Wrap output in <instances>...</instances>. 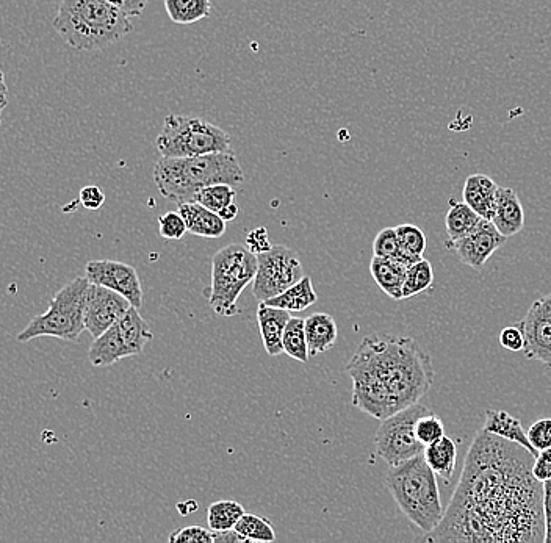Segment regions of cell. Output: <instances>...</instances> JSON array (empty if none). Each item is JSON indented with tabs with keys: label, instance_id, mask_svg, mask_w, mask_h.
Here are the masks:
<instances>
[{
	"label": "cell",
	"instance_id": "cell-37",
	"mask_svg": "<svg viewBox=\"0 0 551 543\" xmlns=\"http://www.w3.org/2000/svg\"><path fill=\"white\" fill-rule=\"evenodd\" d=\"M528 439L537 451L551 448V418H541L528 429Z\"/></svg>",
	"mask_w": 551,
	"mask_h": 543
},
{
	"label": "cell",
	"instance_id": "cell-30",
	"mask_svg": "<svg viewBox=\"0 0 551 543\" xmlns=\"http://www.w3.org/2000/svg\"><path fill=\"white\" fill-rule=\"evenodd\" d=\"M373 254L376 257H384V259L403 260L407 265H412L420 260L404 254L400 238H398L397 227H386L376 235L375 241H373Z\"/></svg>",
	"mask_w": 551,
	"mask_h": 543
},
{
	"label": "cell",
	"instance_id": "cell-32",
	"mask_svg": "<svg viewBox=\"0 0 551 543\" xmlns=\"http://www.w3.org/2000/svg\"><path fill=\"white\" fill-rule=\"evenodd\" d=\"M235 198H237V190H235L234 185L215 184L202 188L196 195L195 202H199V204L213 210L215 213H220L221 210L234 204Z\"/></svg>",
	"mask_w": 551,
	"mask_h": 543
},
{
	"label": "cell",
	"instance_id": "cell-16",
	"mask_svg": "<svg viewBox=\"0 0 551 543\" xmlns=\"http://www.w3.org/2000/svg\"><path fill=\"white\" fill-rule=\"evenodd\" d=\"M290 313L292 312L281 307L270 306L267 303L259 304L257 323H259L263 348L268 356L276 357L284 353V332L292 318Z\"/></svg>",
	"mask_w": 551,
	"mask_h": 543
},
{
	"label": "cell",
	"instance_id": "cell-44",
	"mask_svg": "<svg viewBox=\"0 0 551 543\" xmlns=\"http://www.w3.org/2000/svg\"><path fill=\"white\" fill-rule=\"evenodd\" d=\"M246 543L248 540L237 533V529H229V531H221V533H215V543Z\"/></svg>",
	"mask_w": 551,
	"mask_h": 543
},
{
	"label": "cell",
	"instance_id": "cell-36",
	"mask_svg": "<svg viewBox=\"0 0 551 543\" xmlns=\"http://www.w3.org/2000/svg\"><path fill=\"white\" fill-rule=\"evenodd\" d=\"M171 543H215L212 529L202 526H185L174 531L170 536Z\"/></svg>",
	"mask_w": 551,
	"mask_h": 543
},
{
	"label": "cell",
	"instance_id": "cell-15",
	"mask_svg": "<svg viewBox=\"0 0 551 543\" xmlns=\"http://www.w3.org/2000/svg\"><path fill=\"white\" fill-rule=\"evenodd\" d=\"M517 324L525 335L523 353L526 359L537 360L551 368V312L544 296L531 304L525 318Z\"/></svg>",
	"mask_w": 551,
	"mask_h": 543
},
{
	"label": "cell",
	"instance_id": "cell-25",
	"mask_svg": "<svg viewBox=\"0 0 551 543\" xmlns=\"http://www.w3.org/2000/svg\"><path fill=\"white\" fill-rule=\"evenodd\" d=\"M483 220L467 202L451 201L450 210L445 216V227L450 241L469 235Z\"/></svg>",
	"mask_w": 551,
	"mask_h": 543
},
{
	"label": "cell",
	"instance_id": "cell-2",
	"mask_svg": "<svg viewBox=\"0 0 551 543\" xmlns=\"http://www.w3.org/2000/svg\"><path fill=\"white\" fill-rule=\"evenodd\" d=\"M346 373L353 381V406L381 421L420 403L434 381L431 356L400 335H367Z\"/></svg>",
	"mask_w": 551,
	"mask_h": 543
},
{
	"label": "cell",
	"instance_id": "cell-22",
	"mask_svg": "<svg viewBox=\"0 0 551 543\" xmlns=\"http://www.w3.org/2000/svg\"><path fill=\"white\" fill-rule=\"evenodd\" d=\"M306 335L310 357H315L334 348L339 328L329 313H314L306 318Z\"/></svg>",
	"mask_w": 551,
	"mask_h": 543
},
{
	"label": "cell",
	"instance_id": "cell-34",
	"mask_svg": "<svg viewBox=\"0 0 551 543\" xmlns=\"http://www.w3.org/2000/svg\"><path fill=\"white\" fill-rule=\"evenodd\" d=\"M417 437L423 445L428 446L445 436L443 421L436 414H428L420 418L415 426Z\"/></svg>",
	"mask_w": 551,
	"mask_h": 543
},
{
	"label": "cell",
	"instance_id": "cell-13",
	"mask_svg": "<svg viewBox=\"0 0 551 543\" xmlns=\"http://www.w3.org/2000/svg\"><path fill=\"white\" fill-rule=\"evenodd\" d=\"M85 276L91 284L104 285L129 299L132 306H143V288L137 270L116 260H91L85 268Z\"/></svg>",
	"mask_w": 551,
	"mask_h": 543
},
{
	"label": "cell",
	"instance_id": "cell-4",
	"mask_svg": "<svg viewBox=\"0 0 551 543\" xmlns=\"http://www.w3.org/2000/svg\"><path fill=\"white\" fill-rule=\"evenodd\" d=\"M55 32L76 51H102L134 32L129 16L109 0H60Z\"/></svg>",
	"mask_w": 551,
	"mask_h": 543
},
{
	"label": "cell",
	"instance_id": "cell-26",
	"mask_svg": "<svg viewBox=\"0 0 551 543\" xmlns=\"http://www.w3.org/2000/svg\"><path fill=\"white\" fill-rule=\"evenodd\" d=\"M163 5L171 21L181 26L209 18L213 8L212 0H163Z\"/></svg>",
	"mask_w": 551,
	"mask_h": 543
},
{
	"label": "cell",
	"instance_id": "cell-1",
	"mask_svg": "<svg viewBox=\"0 0 551 543\" xmlns=\"http://www.w3.org/2000/svg\"><path fill=\"white\" fill-rule=\"evenodd\" d=\"M525 446L479 431L442 523L426 542H544V482Z\"/></svg>",
	"mask_w": 551,
	"mask_h": 543
},
{
	"label": "cell",
	"instance_id": "cell-31",
	"mask_svg": "<svg viewBox=\"0 0 551 543\" xmlns=\"http://www.w3.org/2000/svg\"><path fill=\"white\" fill-rule=\"evenodd\" d=\"M237 533L242 534L248 542H274L276 540V531L274 526L268 522L267 518L259 515L245 514L242 520L235 526Z\"/></svg>",
	"mask_w": 551,
	"mask_h": 543
},
{
	"label": "cell",
	"instance_id": "cell-5",
	"mask_svg": "<svg viewBox=\"0 0 551 543\" xmlns=\"http://www.w3.org/2000/svg\"><path fill=\"white\" fill-rule=\"evenodd\" d=\"M386 486L407 520L422 533H433L442 523L445 509L440 500L439 482L423 454L389 467Z\"/></svg>",
	"mask_w": 551,
	"mask_h": 543
},
{
	"label": "cell",
	"instance_id": "cell-47",
	"mask_svg": "<svg viewBox=\"0 0 551 543\" xmlns=\"http://www.w3.org/2000/svg\"><path fill=\"white\" fill-rule=\"evenodd\" d=\"M544 298H545V301H547L548 309H550V312H551V293H548V295L544 296Z\"/></svg>",
	"mask_w": 551,
	"mask_h": 543
},
{
	"label": "cell",
	"instance_id": "cell-7",
	"mask_svg": "<svg viewBox=\"0 0 551 543\" xmlns=\"http://www.w3.org/2000/svg\"><path fill=\"white\" fill-rule=\"evenodd\" d=\"M256 254L246 246L229 245L213 256L209 304L223 318L237 315V303L257 274Z\"/></svg>",
	"mask_w": 551,
	"mask_h": 543
},
{
	"label": "cell",
	"instance_id": "cell-33",
	"mask_svg": "<svg viewBox=\"0 0 551 543\" xmlns=\"http://www.w3.org/2000/svg\"><path fill=\"white\" fill-rule=\"evenodd\" d=\"M397 234L400 238L401 249L406 256L423 259L426 245H428V238L423 229L414 224H401L397 227Z\"/></svg>",
	"mask_w": 551,
	"mask_h": 543
},
{
	"label": "cell",
	"instance_id": "cell-19",
	"mask_svg": "<svg viewBox=\"0 0 551 543\" xmlns=\"http://www.w3.org/2000/svg\"><path fill=\"white\" fill-rule=\"evenodd\" d=\"M179 212L187 223L188 234L202 238H220L226 232L227 221L199 202L179 205Z\"/></svg>",
	"mask_w": 551,
	"mask_h": 543
},
{
	"label": "cell",
	"instance_id": "cell-8",
	"mask_svg": "<svg viewBox=\"0 0 551 543\" xmlns=\"http://www.w3.org/2000/svg\"><path fill=\"white\" fill-rule=\"evenodd\" d=\"M232 138L226 130L196 116H166L155 140L162 157H193L231 151Z\"/></svg>",
	"mask_w": 551,
	"mask_h": 543
},
{
	"label": "cell",
	"instance_id": "cell-45",
	"mask_svg": "<svg viewBox=\"0 0 551 543\" xmlns=\"http://www.w3.org/2000/svg\"><path fill=\"white\" fill-rule=\"evenodd\" d=\"M238 213H240V207H238L237 202H234V204L229 205V207H226V209L221 210L218 215L223 218L224 221H234L235 218H237Z\"/></svg>",
	"mask_w": 551,
	"mask_h": 543
},
{
	"label": "cell",
	"instance_id": "cell-29",
	"mask_svg": "<svg viewBox=\"0 0 551 543\" xmlns=\"http://www.w3.org/2000/svg\"><path fill=\"white\" fill-rule=\"evenodd\" d=\"M434 282V270L431 262L420 259L407 268L406 281L403 287V299L414 298V296L425 293L431 288Z\"/></svg>",
	"mask_w": 551,
	"mask_h": 543
},
{
	"label": "cell",
	"instance_id": "cell-11",
	"mask_svg": "<svg viewBox=\"0 0 551 543\" xmlns=\"http://www.w3.org/2000/svg\"><path fill=\"white\" fill-rule=\"evenodd\" d=\"M257 262L259 267L253 282V293L259 303L276 298L304 277L301 260L287 246H273L270 251L257 256Z\"/></svg>",
	"mask_w": 551,
	"mask_h": 543
},
{
	"label": "cell",
	"instance_id": "cell-10",
	"mask_svg": "<svg viewBox=\"0 0 551 543\" xmlns=\"http://www.w3.org/2000/svg\"><path fill=\"white\" fill-rule=\"evenodd\" d=\"M433 414L426 404L417 403L381 421L376 432V454L389 467L403 464L425 453L426 446L418 440L415 426L420 418Z\"/></svg>",
	"mask_w": 551,
	"mask_h": 543
},
{
	"label": "cell",
	"instance_id": "cell-17",
	"mask_svg": "<svg viewBox=\"0 0 551 543\" xmlns=\"http://www.w3.org/2000/svg\"><path fill=\"white\" fill-rule=\"evenodd\" d=\"M492 223L506 238L520 234L525 227V210L519 195L512 188L500 187Z\"/></svg>",
	"mask_w": 551,
	"mask_h": 543
},
{
	"label": "cell",
	"instance_id": "cell-35",
	"mask_svg": "<svg viewBox=\"0 0 551 543\" xmlns=\"http://www.w3.org/2000/svg\"><path fill=\"white\" fill-rule=\"evenodd\" d=\"M188 232L184 216L177 212H168L159 218V234L165 240H181Z\"/></svg>",
	"mask_w": 551,
	"mask_h": 543
},
{
	"label": "cell",
	"instance_id": "cell-24",
	"mask_svg": "<svg viewBox=\"0 0 551 543\" xmlns=\"http://www.w3.org/2000/svg\"><path fill=\"white\" fill-rule=\"evenodd\" d=\"M318 301L317 292H315L314 284L309 276H304L301 281L285 290L276 298L265 301L270 306L281 307V309L289 310V312H303L314 306Z\"/></svg>",
	"mask_w": 551,
	"mask_h": 543
},
{
	"label": "cell",
	"instance_id": "cell-21",
	"mask_svg": "<svg viewBox=\"0 0 551 543\" xmlns=\"http://www.w3.org/2000/svg\"><path fill=\"white\" fill-rule=\"evenodd\" d=\"M483 429L490 432V434H495V436L525 446L526 450L531 451L534 456L539 454V451L531 445L528 432L523 429L522 421L519 418L512 417L506 410L487 409Z\"/></svg>",
	"mask_w": 551,
	"mask_h": 543
},
{
	"label": "cell",
	"instance_id": "cell-28",
	"mask_svg": "<svg viewBox=\"0 0 551 543\" xmlns=\"http://www.w3.org/2000/svg\"><path fill=\"white\" fill-rule=\"evenodd\" d=\"M284 353L292 359L306 364L309 360V345H307L306 318H290L284 332Z\"/></svg>",
	"mask_w": 551,
	"mask_h": 543
},
{
	"label": "cell",
	"instance_id": "cell-39",
	"mask_svg": "<svg viewBox=\"0 0 551 543\" xmlns=\"http://www.w3.org/2000/svg\"><path fill=\"white\" fill-rule=\"evenodd\" d=\"M500 343L503 348L512 351V353L523 351V348H525V335H523L519 324H514V326H508V328L503 329L500 334Z\"/></svg>",
	"mask_w": 551,
	"mask_h": 543
},
{
	"label": "cell",
	"instance_id": "cell-46",
	"mask_svg": "<svg viewBox=\"0 0 551 543\" xmlns=\"http://www.w3.org/2000/svg\"><path fill=\"white\" fill-rule=\"evenodd\" d=\"M0 83H2V102H0V108H2V110H5V107H7L8 104V90L7 85H5L4 74H0Z\"/></svg>",
	"mask_w": 551,
	"mask_h": 543
},
{
	"label": "cell",
	"instance_id": "cell-27",
	"mask_svg": "<svg viewBox=\"0 0 551 543\" xmlns=\"http://www.w3.org/2000/svg\"><path fill=\"white\" fill-rule=\"evenodd\" d=\"M246 514L245 508L237 501L223 500L210 504L207 511V523L213 533L235 529L237 523Z\"/></svg>",
	"mask_w": 551,
	"mask_h": 543
},
{
	"label": "cell",
	"instance_id": "cell-20",
	"mask_svg": "<svg viewBox=\"0 0 551 543\" xmlns=\"http://www.w3.org/2000/svg\"><path fill=\"white\" fill-rule=\"evenodd\" d=\"M407 265L403 260L373 257L370 263V273L376 285L395 301L403 299L404 281H406Z\"/></svg>",
	"mask_w": 551,
	"mask_h": 543
},
{
	"label": "cell",
	"instance_id": "cell-40",
	"mask_svg": "<svg viewBox=\"0 0 551 543\" xmlns=\"http://www.w3.org/2000/svg\"><path fill=\"white\" fill-rule=\"evenodd\" d=\"M80 204L87 210H99L104 207L105 193L101 187L96 185H88V187L80 190Z\"/></svg>",
	"mask_w": 551,
	"mask_h": 543
},
{
	"label": "cell",
	"instance_id": "cell-41",
	"mask_svg": "<svg viewBox=\"0 0 551 543\" xmlns=\"http://www.w3.org/2000/svg\"><path fill=\"white\" fill-rule=\"evenodd\" d=\"M533 473L537 481L545 482L551 479V448L539 451L534 459Z\"/></svg>",
	"mask_w": 551,
	"mask_h": 543
},
{
	"label": "cell",
	"instance_id": "cell-43",
	"mask_svg": "<svg viewBox=\"0 0 551 543\" xmlns=\"http://www.w3.org/2000/svg\"><path fill=\"white\" fill-rule=\"evenodd\" d=\"M545 543H551V479L544 482Z\"/></svg>",
	"mask_w": 551,
	"mask_h": 543
},
{
	"label": "cell",
	"instance_id": "cell-3",
	"mask_svg": "<svg viewBox=\"0 0 551 543\" xmlns=\"http://www.w3.org/2000/svg\"><path fill=\"white\" fill-rule=\"evenodd\" d=\"M245 173L232 151L193 157H160L154 182L160 195L177 205L195 202L202 188L215 184H243Z\"/></svg>",
	"mask_w": 551,
	"mask_h": 543
},
{
	"label": "cell",
	"instance_id": "cell-9",
	"mask_svg": "<svg viewBox=\"0 0 551 543\" xmlns=\"http://www.w3.org/2000/svg\"><path fill=\"white\" fill-rule=\"evenodd\" d=\"M138 310L130 307L121 320L94 339L88 349V360L93 367H110L127 357L140 356L145 346L154 340L149 324Z\"/></svg>",
	"mask_w": 551,
	"mask_h": 543
},
{
	"label": "cell",
	"instance_id": "cell-18",
	"mask_svg": "<svg viewBox=\"0 0 551 543\" xmlns=\"http://www.w3.org/2000/svg\"><path fill=\"white\" fill-rule=\"evenodd\" d=\"M498 187L495 180L490 179L486 174H472L465 179L464 202L472 207L484 220H492L495 205H497Z\"/></svg>",
	"mask_w": 551,
	"mask_h": 543
},
{
	"label": "cell",
	"instance_id": "cell-6",
	"mask_svg": "<svg viewBox=\"0 0 551 543\" xmlns=\"http://www.w3.org/2000/svg\"><path fill=\"white\" fill-rule=\"evenodd\" d=\"M90 279L76 277L55 293L49 309L43 315L33 318L26 328L19 332L18 342L29 343L40 337H54L63 342L76 343L83 331H87V312Z\"/></svg>",
	"mask_w": 551,
	"mask_h": 543
},
{
	"label": "cell",
	"instance_id": "cell-14",
	"mask_svg": "<svg viewBox=\"0 0 551 543\" xmlns=\"http://www.w3.org/2000/svg\"><path fill=\"white\" fill-rule=\"evenodd\" d=\"M508 238L501 235L495 224L490 220H481V223L469 235L450 241L456 256L467 267L473 270H483L487 260L494 256L495 251L505 245Z\"/></svg>",
	"mask_w": 551,
	"mask_h": 543
},
{
	"label": "cell",
	"instance_id": "cell-38",
	"mask_svg": "<svg viewBox=\"0 0 551 543\" xmlns=\"http://www.w3.org/2000/svg\"><path fill=\"white\" fill-rule=\"evenodd\" d=\"M246 248L253 252V254H256V256L265 254V252L273 249L267 227H257L254 231L248 232L246 234Z\"/></svg>",
	"mask_w": 551,
	"mask_h": 543
},
{
	"label": "cell",
	"instance_id": "cell-12",
	"mask_svg": "<svg viewBox=\"0 0 551 543\" xmlns=\"http://www.w3.org/2000/svg\"><path fill=\"white\" fill-rule=\"evenodd\" d=\"M129 299L121 293L104 285L91 284L88 290L87 312H85V324L87 331L93 339H98L107 329L112 328L116 321L129 312Z\"/></svg>",
	"mask_w": 551,
	"mask_h": 543
},
{
	"label": "cell",
	"instance_id": "cell-42",
	"mask_svg": "<svg viewBox=\"0 0 551 543\" xmlns=\"http://www.w3.org/2000/svg\"><path fill=\"white\" fill-rule=\"evenodd\" d=\"M109 2L132 18V16L143 15L149 0H109Z\"/></svg>",
	"mask_w": 551,
	"mask_h": 543
},
{
	"label": "cell",
	"instance_id": "cell-23",
	"mask_svg": "<svg viewBox=\"0 0 551 543\" xmlns=\"http://www.w3.org/2000/svg\"><path fill=\"white\" fill-rule=\"evenodd\" d=\"M423 456L437 476H440L443 481H451L456 470V461H458V446L453 439L443 436L442 439L426 446Z\"/></svg>",
	"mask_w": 551,
	"mask_h": 543
}]
</instances>
